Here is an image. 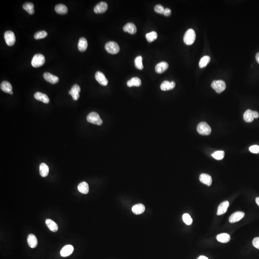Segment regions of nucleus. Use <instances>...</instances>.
<instances>
[{
	"instance_id": "obj_1",
	"label": "nucleus",
	"mask_w": 259,
	"mask_h": 259,
	"mask_svg": "<svg viewBox=\"0 0 259 259\" xmlns=\"http://www.w3.org/2000/svg\"><path fill=\"white\" fill-rule=\"evenodd\" d=\"M196 39V34L192 29H188L184 35L183 40L187 45H192Z\"/></svg>"
},
{
	"instance_id": "obj_2",
	"label": "nucleus",
	"mask_w": 259,
	"mask_h": 259,
	"mask_svg": "<svg viewBox=\"0 0 259 259\" xmlns=\"http://www.w3.org/2000/svg\"><path fill=\"white\" fill-rule=\"evenodd\" d=\"M198 133L203 135H208L211 133L210 126L205 122H201L198 125L197 128Z\"/></svg>"
},
{
	"instance_id": "obj_3",
	"label": "nucleus",
	"mask_w": 259,
	"mask_h": 259,
	"mask_svg": "<svg viewBox=\"0 0 259 259\" xmlns=\"http://www.w3.org/2000/svg\"><path fill=\"white\" fill-rule=\"evenodd\" d=\"M87 119L88 122L97 125H101L103 123L102 120L101 119V117L98 114L95 112H92L89 113L87 116Z\"/></svg>"
},
{
	"instance_id": "obj_4",
	"label": "nucleus",
	"mask_w": 259,
	"mask_h": 259,
	"mask_svg": "<svg viewBox=\"0 0 259 259\" xmlns=\"http://www.w3.org/2000/svg\"><path fill=\"white\" fill-rule=\"evenodd\" d=\"M45 59L41 54H37L34 56L31 61L32 66L34 68L40 67L44 64Z\"/></svg>"
},
{
	"instance_id": "obj_5",
	"label": "nucleus",
	"mask_w": 259,
	"mask_h": 259,
	"mask_svg": "<svg viewBox=\"0 0 259 259\" xmlns=\"http://www.w3.org/2000/svg\"><path fill=\"white\" fill-rule=\"evenodd\" d=\"M105 48L107 52L112 54H115L119 52L120 47L118 44L114 41L107 42L105 46Z\"/></svg>"
},
{
	"instance_id": "obj_6",
	"label": "nucleus",
	"mask_w": 259,
	"mask_h": 259,
	"mask_svg": "<svg viewBox=\"0 0 259 259\" xmlns=\"http://www.w3.org/2000/svg\"><path fill=\"white\" fill-rule=\"evenodd\" d=\"M211 87L215 90L216 93H221L226 89V85L224 81L215 80L213 82Z\"/></svg>"
},
{
	"instance_id": "obj_7",
	"label": "nucleus",
	"mask_w": 259,
	"mask_h": 259,
	"mask_svg": "<svg viewBox=\"0 0 259 259\" xmlns=\"http://www.w3.org/2000/svg\"><path fill=\"white\" fill-rule=\"evenodd\" d=\"M259 114L258 112L252 111L250 110H247L244 113L243 118L247 122H251L253 121L254 118H258Z\"/></svg>"
},
{
	"instance_id": "obj_8",
	"label": "nucleus",
	"mask_w": 259,
	"mask_h": 259,
	"mask_svg": "<svg viewBox=\"0 0 259 259\" xmlns=\"http://www.w3.org/2000/svg\"><path fill=\"white\" fill-rule=\"evenodd\" d=\"M4 40L7 45L12 46L15 44L16 42V37L15 34L11 31H7L4 33Z\"/></svg>"
},
{
	"instance_id": "obj_9",
	"label": "nucleus",
	"mask_w": 259,
	"mask_h": 259,
	"mask_svg": "<svg viewBox=\"0 0 259 259\" xmlns=\"http://www.w3.org/2000/svg\"><path fill=\"white\" fill-rule=\"evenodd\" d=\"M245 215V213L241 211H238L234 213L233 214H231V216L229 217V221L231 223L237 222L243 218Z\"/></svg>"
},
{
	"instance_id": "obj_10",
	"label": "nucleus",
	"mask_w": 259,
	"mask_h": 259,
	"mask_svg": "<svg viewBox=\"0 0 259 259\" xmlns=\"http://www.w3.org/2000/svg\"><path fill=\"white\" fill-rule=\"evenodd\" d=\"M81 88L78 85H73L72 87L71 90L69 91V94L71 95L74 101H78L79 97V92H80Z\"/></svg>"
},
{
	"instance_id": "obj_11",
	"label": "nucleus",
	"mask_w": 259,
	"mask_h": 259,
	"mask_svg": "<svg viewBox=\"0 0 259 259\" xmlns=\"http://www.w3.org/2000/svg\"><path fill=\"white\" fill-rule=\"evenodd\" d=\"M108 4L106 2H102L97 4L94 9V11L96 14H101L105 12L108 9Z\"/></svg>"
},
{
	"instance_id": "obj_12",
	"label": "nucleus",
	"mask_w": 259,
	"mask_h": 259,
	"mask_svg": "<svg viewBox=\"0 0 259 259\" xmlns=\"http://www.w3.org/2000/svg\"><path fill=\"white\" fill-rule=\"evenodd\" d=\"M74 248L71 245H67L62 248L60 254L62 257H66L70 256L73 252Z\"/></svg>"
},
{
	"instance_id": "obj_13",
	"label": "nucleus",
	"mask_w": 259,
	"mask_h": 259,
	"mask_svg": "<svg viewBox=\"0 0 259 259\" xmlns=\"http://www.w3.org/2000/svg\"><path fill=\"white\" fill-rule=\"evenodd\" d=\"M95 78L98 83L102 86H106L108 84V80L104 74L101 72L98 71L96 73Z\"/></svg>"
},
{
	"instance_id": "obj_14",
	"label": "nucleus",
	"mask_w": 259,
	"mask_h": 259,
	"mask_svg": "<svg viewBox=\"0 0 259 259\" xmlns=\"http://www.w3.org/2000/svg\"><path fill=\"white\" fill-rule=\"evenodd\" d=\"M43 77L45 80L52 84H56L59 81L58 77L48 72L45 73L43 74Z\"/></svg>"
},
{
	"instance_id": "obj_15",
	"label": "nucleus",
	"mask_w": 259,
	"mask_h": 259,
	"mask_svg": "<svg viewBox=\"0 0 259 259\" xmlns=\"http://www.w3.org/2000/svg\"><path fill=\"white\" fill-rule=\"evenodd\" d=\"M229 205V203L228 201H226L221 203L217 209V215H220L224 214L227 212L228 207Z\"/></svg>"
},
{
	"instance_id": "obj_16",
	"label": "nucleus",
	"mask_w": 259,
	"mask_h": 259,
	"mask_svg": "<svg viewBox=\"0 0 259 259\" xmlns=\"http://www.w3.org/2000/svg\"><path fill=\"white\" fill-rule=\"evenodd\" d=\"M200 181L204 184L208 186H211L212 183V179L209 175L203 173L200 176Z\"/></svg>"
},
{
	"instance_id": "obj_17",
	"label": "nucleus",
	"mask_w": 259,
	"mask_h": 259,
	"mask_svg": "<svg viewBox=\"0 0 259 259\" xmlns=\"http://www.w3.org/2000/svg\"><path fill=\"white\" fill-rule=\"evenodd\" d=\"M175 86V83L174 81L169 82L168 81H165L161 84L160 88L162 91H167L173 89Z\"/></svg>"
},
{
	"instance_id": "obj_18",
	"label": "nucleus",
	"mask_w": 259,
	"mask_h": 259,
	"mask_svg": "<svg viewBox=\"0 0 259 259\" xmlns=\"http://www.w3.org/2000/svg\"><path fill=\"white\" fill-rule=\"evenodd\" d=\"M27 241L29 246L33 249L36 248L38 245V239L34 234H31L28 235Z\"/></svg>"
},
{
	"instance_id": "obj_19",
	"label": "nucleus",
	"mask_w": 259,
	"mask_h": 259,
	"mask_svg": "<svg viewBox=\"0 0 259 259\" xmlns=\"http://www.w3.org/2000/svg\"><path fill=\"white\" fill-rule=\"evenodd\" d=\"M1 89L5 93H9L11 95L13 94V91H12V86L9 82L7 81H4L2 82L1 84Z\"/></svg>"
},
{
	"instance_id": "obj_20",
	"label": "nucleus",
	"mask_w": 259,
	"mask_h": 259,
	"mask_svg": "<svg viewBox=\"0 0 259 259\" xmlns=\"http://www.w3.org/2000/svg\"><path fill=\"white\" fill-rule=\"evenodd\" d=\"M168 68V64L166 62H162L157 64L155 67V70L157 73H162L165 72Z\"/></svg>"
},
{
	"instance_id": "obj_21",
	"label": "nucleus",
	"mask_w": 259,
	"mask_h": 259,
	"mask_svg": "<svg viewBox=\"0 0 259 259\" xmlns=\"http://www.w3.org/2000/svg\"><path fill=\"white\" fill-rule=\"evenodd\" d=\"M34 97L37 101H40L44 103L48 104L49 102V98L47 95L40 92H36L34 94Z\"/></svg>"
},
{
	"instance_id": "obj_22",
	"label": "nucleus",
	"mask_w": 259,
	"mask_h": 259,
	"mask_svg": "<svg viewBox=\"0 0 259 259\" xmlns=\"http://www.w3.org/2000/svg\"><path fill=\"white\" fill-rule=\"evenodd\" d=\"M123 31L127 32L131 34H135L137 32V28L134 24L132 23H127L124 26L123 28Z\"/></svg>"
},
{
	"instance_id": "obj_23",
	"label": "nucleus",
	"mask_w": 259,
	"mask_h": 259,
	"mask_svg": "<svg viewBox=\"0 0 259 259\" xmlns=\"http://www.w3.org/2000/svg\"><path fill=\"white\" fill-rule=\"evenodd\" d=\"M145 209L144 205L142 204L134 205L132 207V211L135 214H140L143 213L145 211Z\"/></svg>"
},
{
	"instance_id": "obj_24",
	"label": "nucleus",
	"mask_w": 259,
	"mask_h": 259,
	"mask_svg": "<svg viewBox=\"0 0 259 259\" xmlns=\"http://www.w3.org/2000/svg\"><path fill=\"white\" fill-rule=\"evenodd\" d=\"M216 239L220 243H226L230 241V236L227 233H221L216 236Z\"/></svg>"
},
{
	"instance_id": "obj_25",
	"label": "nucleus",
	"mask_w": 259,
	"mask_h": 259,
	"mask_svg": "<svg viewBox=\"0 0 259 259\" xmlns=\"http://www.w3.org/2000/svg\"><path fill=\"white\" fill-rule=\"evenodd\" d=\"M88 43L87 39L85 38H81L79 40L78 44V49L81 52H84L87 48Z\"/></svg>"
},
{
	"instance_id": "obj_26",
	"label": "nucleus",
	"mask_w": 259,
	"mask_h": 259,
	"mask_svg": "<svg viewBox=\"0 0 259 259\" xmlns=\"http://www.w3.org/2000/svg\"><path fill=\"white\" fill-rule=\"evenodd\" d=\"M46 224L49 230L52 232H57L58 230V226L57 224L50 219H47L46 220Z\"/></svg>"
},
{
	"instance_id": "obj_27",
	"label": "nucleus",
	"mask_w": 259,
	"mask_h": 259,
	"mask_svg": "<svg viewBox=\"0 0 259 259\" xmlns=\"http://www.w3.org/2000/svg\"><path fill=\"white\" fill-rule=\"evenodd\" d=\"M49 172V167L47 164L42 163L40 166V174L42 177H46L48 175Z\"/></svg>"
},
{
	"instance_id": "obj_28",
	"label": "nucleus",
	"mask_w": 259,
	"mask_h": 259,
	"mask_svg": "<svg viewBox=\"0 0 259 259\" xmlns=\"http://www.w3.org/2000/svg\"><path fill=\"white\" fill-rule=\"evenodd\" d=\"M79 191L83 194H87L89 192V186L86 182H82L78 186Z\"/></svg>"
},
{
	"instance_id": "obj_29",
	"label": "nucleus",
	"mask_w": 259,
	"mask_h": 259,
	"mask_svg": "<svg viewBox=\"0 0 259 259\" xmlns=\"http://www.w3.org/2000/svg\"><path fill=\"white\" fill-rule=\"evenodd\" d=\"M55 10L57 13L61 15H64L68 12V8L64 4H59L56 5L55 7Z\"/></svg>"
},
{
	"instance_id": "obj_30",
	"label": "nucleus",
	"mask_w": 259,
	"mask_h": 259,
	"mask_svg": "<svg viewBox=\"0 0 259 259\" xmlns=\"http://www.w3.org/2000/svg\"><path fill=\"white\" fill-rule=\"evenodd\" d=\"M142 83L141 80L138 78H132L130 80H129L127 83V85L129 87H132L133 86L135 87H139L141 86Z\"/></svg>"
},
{
	"instance_id": "obj_31",
	"label": "nucleus",
	"mask_w": 259,
	"mask_h": 259,
	"mask_svg": "<svg viewBox=\"0 0 259 259\" xmlns=\"http://www.w3.org/2000/svg\"><path fill=\"white\" fill-rule=\"evenodd\" d=\"M34 4L31 2H27L23 4V8L26 11L28 14L30 15H33L34 14Z\"/></svg>"
},
{
	"instance_id": "obj_32",
	"label": "nucleus",
	"mask_w": 259,
	"mask_h": 259,
	"mask_svg": "<svg viewBox=\"0 0 259 259\" xmlns=\"http://www.w3.org/2000/svg\"><path fill=\"white\" fill-rule=\"evenodd\" d=\"M210 60H211V58L208 56H205L201 58L199 64V67L201 68H203L207 66L208 63L210 62Z\"/></svg>"
},
{
	"instance_id": "obj_33",
	"label": "nucleus",
	"mask_w": 259,
	"mask_h": 259,
	"mask_svg": "<svg viewBox=\"0 0 259 259\" xmlns=\"http://www.w3.org/2000/svg\"><path fill=\"white\" fill-rule=\"evenodd\" d=\"M135 66L139 70H142L144 68L143 64V57L141 56L137 57L134 60Z\"/></svg>"
},
{
	"instance_id": "obj_34",
	"label": "nucleus",
	"mask_w": 259,
	"mask_h": 259,
	"mask_svg": "<svg viewBox=\"0 0 259 259\" xmlns=\"http://www.w3.org/2000/svg\"><path fill=\"white\" fill-rule=\"evenodd\" d=\"M146 40H148L149 42L154 41L158 38L157 33L155 31H152L146 34L145 35Z\"/></svg>"
},
{
	"instance_id": "obj_35",
	"label": "nucleus",
	"mask_w": 259,
	"mask_h": 259,
	"mask_svg": "<svg viewBox=\"0 0 259 259\" xmlns=\"http://www.w3.org/2000/svg\"><path fill=\"white\" fill-rule=\"evenodd\" d=\"M212 156L216 160H221L224 158L225 152L223 151H217L214 153Z\"/></svg>"
},
{
	"instance_id": "obj_36",
	"label": "nucleus",
	"mask_w": 259,
	"mask_h": 259,
	"mask_svg": "<svg viewBox=\"0 0 259 259\" xmlns=\"http://www.w3.org/2000/svg\"><path fill=\"white\" fill-rule=\"evenodd\" d=\"M48 35V33L45 31H41L37 32L34 35V38L35 40H40L45 38Z\"/></svg>"
},
{
	"instance_id": "obj_37",
	"label": "nucleus",
	"mask_w": 259,
	"mask_h": 259,
	"mask_svg": "<svg viewBox=\"0 0 259 259\" xmlns=\"http://www.w3.org/2000/svg\"><path fill=\"white\" fill-rule=\"evenodd\" d=\"M182 219L184 222L187 225H191L192 223V219L191 216L188 214H184L182 216Z\"/></svg>"
},
{
	"instance_id": "obj_38",
	"label": "nucleus",
	"mask_w": 259,
	"mask_h": 259,
	"mask_svg": "<svg viewBox=\"0 0 259 259\" xmlns=\"http://www.w3.org/2000/svg\"><path fill=\"white\" fill-rule=\"evenodd\" d=\"M155 11L156 12L158 13V14H164L165 9L162 5L158 4V5H156V7H155Z\"/></svg>"
},
{
	"instance_id": "obj_39",
	"label": "nucleus",
	"mask_w": 259,
	"mask_h": 259,
	"mask_svg": "<svg viewBox=\"0 0 259 259\" xmlns=\"http://www.w3.org/2000/svg\"><path fill=\"white\" fill-rule=\"evenodd\" d=\"M249 150L252 153L258 154L259 153V146L257 145H252L249 148Z\"/></svg>"
},
{
	"instance_id": "obj_40",
	"label": "nucleus",
	"mask_w": 259,
	"mask_h": 259,
	"mask_svg": "<svg viewBox=\"0 0 259 259\" xmlns=\"http://www.w3.org/2000/svg\"><path fill=\"white\" fill-rule=\"evenodd\" d=\"M253 246L259 250V237L255 238L252 241Z\"/></svg>"
},
{
	"instance_id": "obj_41",
	"label": "nucleus",
	"mask_w": 259,
	"mask_h": 259,
	"mask_svg": "<svg viewBox=\"0 0 259 259\" xmlns=\"http://www.w3.org/2000/svg\"><path fill=\"white\" fill-rule=\"evenodd\" d=\"M171 14H172V11L170 10V9H165V11H164V16H168L171 15Z\"/></svg>"
},
{
	"instance_id": "obj_42",
	"label": "nucleus",
	"mask_w": 259,
	"mask_h": 259,
	"mask_svg": "<svg viewBox=\"0 0 259 259\" xmlns=\"http://www.w3.org/2000/svg\"><path fill=\"white\" fill-rule=\"evenodd\" d=\"M256 60L257 63L259 64V52H258L256 55Z\"/></svg>"
},
{
	"instance_id": "obj_43",
	"label": "nucleus",
	"mask_w": 259,
	"mask_h": 259,
	"mask_svg": "<svg viewBox=\"0 0 259 259\" xmlns=\"http://www.w3.org/2000/svg\"><path fill=\"white\" fill-rule=\"evenodd\" d=\"M197 259H209L207 257L205 256H200L198 257Z\"/></svg>"
},
{
	"instance_id": "obj_44",
	"label": "nucleus",
	"mask_w": 259,
	"mask_h": 259,
	"mask_svg": "<svg viewBox=\"0 0 259 259\" xmlns=\"http://www.w3.org/2000/svg\"><path fill=\"white\" fill-rule=\"evenodd\" d=\"M255 201H256V204H257V205H258L259 206V197L256 198Z\"/></svg>"
}]
</instances>
